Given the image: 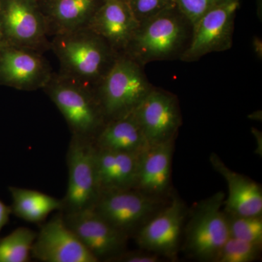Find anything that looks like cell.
Masks as SVG:
<instances>
[{
  "mask_svg": "<svg viewBox=\"0 0 262 262\" xmlns=\"http://www.w3.org/2000/svg\"><path fill=\"white\" fill-rule=\"evenodd\" d=\"M0 27L5 45L43 52L51 37L38 0H0Z\"/></svg>",
  "mask_w": 262,
  "mask_h": 262,
  "instance_id": "7",
  "label": "cell"
},
{
  "mask_svg": "<svg viewBox=\"0 0 262 262\" xmlns=\"http://www.w3.org/2000/svg\"><path fill=\"white\" fill-rule=\"evenodd\" d=\"M225 194L215 192L198 202L189 214L184 229V248L191 257L212 261L229 236L227 215L223 210Z\"/></svg>",
  "mask_w": 262,
  "mask_h": 262,
  "instance_id": "4",
  "label": "cell"
},
{
  "mask_svg": "<svg viewBox=\"0 0 262 262\" xmlns=\"http://www.w3.org/2000/svg\"><path fill=\"white\" fill-rule=\"evenodd\" d=\"M94 144L99 149L136 154L149 145L133 111L105 122Z\"/></svg>",
  "mask_w": 262,
  "mask_h": 262,
  "instance_id": "20",
  "label": "cell"
},
{
  "mask_svg": "<svg viewBox=\"0 0 262 262\" xmlns=\"http://www.w3.org/2000/svg\"><path fill=\"white\" fill-rule=\"evenodd\" d=\"M53 73L41 52L8 45L0 50V85L37 91L44 89Z\"/></svg>",
  "mask_w": 262,
  "mask_h": 262,
  "instance_id": "10",
  "label": "cell"
},
{
  "mask_svg": "<svg viewBox=\"0 0 262 262\" xmlns=\"http://www.w3.org/2000/svg\"><path fill=\"white\" fill-rule=\"evenodd\" d=\"M160 205V198L130 188L100 192L92 209L117 230L130 236L158 213Z\"/></svg>",
  "mask_w": 262,
  "mask_h": 262,
  "instance_id": "8",
  "label": "cell"
},
{
  "mask_svg": "<svg viewBox=\"0 0 262 262\" xmlns=\"http://www.w3.org/2000/svg\"><path fill=\"white\" fill-rule=\"evenodd\" d=\"M139 24L175 7L174 0H125Z\"/></svg>",
  "mask_w": 262,
  "mask_h": 262,
  "instance_id": "25",
  "label": "cell"
},
{
  "mask_svg": "<svg viewBox=\"0 0 262 262\" xmlns=\"http://www.w3.org/2000/svg\"><path fill=\"white\" fill-rule=\"evenodd\" d=\"M42 90L63 115L72 136L94 141L106 122L96 90L58 72Z\"/></svg>",
  "mask_w": 262,
  "mask_h": 262,
  "instance_id": "2",
  "label": "cell"
},
{
  "mask_svg": "<svg viewBox=\"0 0 262 262\" xmlns=\"http://www.w3.org/2000/svg\"><path fill=\"white\" fill-rule=\"evenodd\" d=\"M253 50L254 53H256V56L259 59L262 58V41L259 37H255L253 38Z\"/></svg>",
  "mask_w": 262,
  "mask_h": 262,
  "instance_id": "29",
  "label": "cell"
},
{
  "mask_svg": "<svg viewBox=\"0 0 262 262\" xmlns=\"http://www.w3.org/2000/svg\"><path fill=\"white\" fill-rule=\"evenodd\" d=\"M239 5L241 0H227L200 18L192 27V39L181 59L196 61L208 53L230 49L234 18Z\"/></svg>",
  "mask_w": 262,
  "mask_h": 262,
  "instance_id": "9",
  "label": "cell"
},
{
  "mask_svg": "<svg viewBox=\"0 0 262 262\" xmlns=\"http://www.w3.org/2000/svg\"><path fill=\"white\" fill-rule=\"evenodd\" d=\"M36 237L35 231L20 227L0 239V262L32 261V246Z\"/></svg>",
  "mask_w": 262,
  "mask_h": 262,
  "instance_id": "22",
  "label": "cell"
},
{
  "mask_svg": "<svg viewBox=\"0 0 262 262\" xmlns=\"http://www.w3.org/2000/svg\"><path fill=\"white\" fill-rule=\"evenodd\" d=\"M212 167L227 182L228 194L224 201L225 213L236 215L262 214V190L257 182L234 171L215 153L210 155Z\"/></svg>",
  "mask_w": 262,
  "mask_h": 262,
  "instance_id": "16",
  "label": "cell"
},
{
  "mask_svg": "<svg viewBox=\"0 0 262 262\" xmlns=\"http://www.w3.org/2000/svg\"><path fill=\"white\" fill-rule=\"evenodd\" d=\"M187 24L177 7L169 8L139 24L123 53L141 66L171 58L186 42Z\"/></svg>",
  "mask_w": 262,
  "mask_h": 262,
  "instance_id": "3",
  "label": "cell"
},
{
  "mask_svg": "<svg viewBox=\"0 0 262 262\" xmlns=\"http://www.w3.org/2000/svg\"><path fill=\"white\" fill-rule=\"evenodd\" d=\"M32 258L42 262H98L66 224L61 211L41 225Z\"/></svg>",
  "mask_w": 262,
  "mask_h": 262,
  "instance_id": "12",
  "label": "cell"
},
{
  "mask_svg": "<svg viewBox=\"0 0 262 262\" xmlns=\"http://www.w3.org/2000/svg\"><path fill=\"white\" fill-rule=\"evenodd\" d=\"M133 113L149 145L174 140L182 124L177 98L161 90L151 89Z\"/></svg>",
  "mask_w": 262,
  "mask_h": 262,
  "instance_id": "14",
  "label": "cell"
},
{
  "mask_svg": "<svg viewBox=\"0 0 262 262\" xmlns=\"http://www.w3.org/2000/svg\"><path fill=\"white\" fill-rule=\"evenodd\" d=\"M174 140L148 145L139 155L134 189L160 198L167 192L171 179Z\"/></svg>",
  "mask_w": 262,
  "mask_h": 262,
  "instance_id": "17",
  "label": "cell"
},
{
  "mask_svg": "<svg viewBox=\"0 0 262 262\" xmlns=\"http://www.w3.org/2000/svg\"><path fill=\"white\" fill-rule=\"evenodd\" d=\"M66 224L99 261H112L126 249L129 236L117 230L93 209L63 213Z\"/></svg>",
  "mask_w": 262,
  "mask_h": 262,
  "instance_id": "13",
  "label": "cell"
},
{
  "mask_svg": "<svg viewBox=\"0 0 262 262\" xmlns=\"http://www.w3.org/2000/svg\"><path fill=\"white\" fill-rule=\"evenodd\" d=\"M51 50L59 62L58 73L94 89L120 55L88 27L55 34Z\"/></svg>",
  "mask_w": 262,
  "mask_h": 262,
  "instance_id": "1",
  "label": "cell"
},
{
  "mask_svg": "<svg viewBox=\"0 0 262 262\" xmlns=\"http://www.w3.org/2000/svg\"><path fill=\"white\" fill-rule=\"evenodd\" d=\"M229 236L248 242L262 244V216L227 214Z\"/></svg>",
  "mask_w": 262,
  "mask_h": 262,
  "instance_id": "24",
  "label": "cell"
},
{
  "mask_svg": "<svg viewBox=\"0 0 262 262\" xmlns=\"http://www.w3.org/2000/svg\"><path fill=\"white\" fill-rule=\"evenodd\" d=\"M5 46L4 41H3V34H2L1 27H0V50Z\"/></svg>",
  "mask_w": 262,
  "mask_h": 262,
  "instance_id": "30",
  "label": "cell"
},
{
  "mask_svg": "<svg viewBox=\"0 0 262 262\" xmlns=\"http://www.w3.org/2000/svg\"><path fill=\"white\" fill-rule=\"evenodd\" d=\"M151 89L141 65L122 53L95 90L106 122L131 113Z\"/></svg>",
  "mask_w": 262,
  "mask_h": 262,
  "instance_id": "5",
  "label": "cell"
},
{
  "mask_svg": "<svg viewBox=\"0 0 262 262\" xmlns=\"http://www.w3.org/2000/svg\"><path fill=\"white\" fill-rule=\"evenodd\" d=\"M94 141L72 136L67 153L68 186L61 211L72 213L94 208L98 194Z\"/></svg>",
  "mask_w": 262,
  "mask_h": 262,
  "instance_id": "6",
  "label": "cell"
},
{
  "mask_svg": "<svg viewBox=\"0 0 262 262\" xmlns=\"http://www.w3.org/2000/svg\"><path fill=\"white\" fill-rule=\"evenodd\" d=\"M39 7L50 36L87 27L104 0H43Z\"/></svg>",
  "mask_w": 262,
  "mask_h": 262,
  "instance_id": "18",
  "label": "cell"
},
{
  "mask_svg": "<svg viewBox=\"0 0 262 262\" xmlns=\"http://www.w3.org/2000/svg\"><path fill=\"white\" fill-rule=\"evenodd\" d=\"M262 244L229 237L213 262H251L261 254Z\"/></svg>",
  "mask_w": 262,
  "mask_h": 262,
  "instance_id": "23",
  "label": "cell"
},
{
  "mask_svg": "<svg viewBox=\"0 0 262 262\" xmlns=\"http://www.w3.org/2000/svg\"><path fill=\"white\" fill-rule=\"evenodd\" d=\"M139 25L125 0H104L87 27L122 54Z\"/></svg>",
  "mask_w": 262,
  "mask_h": 262,
  "instance_id": "15",
  "label": "cell"
},
{
  "mask_svg": "<svg viewBox=\"0 0 262 262\" xmlns=\"http://www.w3.org/2000/svg\"><path fill=\"white\" fill-rule=\"evenodd\" d=\"M160 261L159 255L149 251L141 250V251H126L120 253L113 261L117 262H158Z\"/></svg>",
  "mask_w": 262,
  "mask_h": 262,
  "instance_id": "27",
  "label": "cell"
},
{
  "mask_svg": "<svg viewBox=\"0 0 262 262\" xmlns=\"http://www.w3.org/2000/svg\"><path fill=\"white\" fill-rule=\"evenodd\" d=\"M227 0H174L175 5L192 27L208 11Z\"/></svg>",
  "mask_w": 262,
  "mask_h": 262,
  "instance_id": "26",
  "label": "cell"
},
{
  "mask_svg": "<svg viewBox=\"0 0 262 262\" xmlns=\"http://www.w3.org/2000/svg\"><path fill=\"white\" fill-rule=\"evenodd\" d=\"M11 214V207L7 206L0 200V232L9 223Z\"/></svg>",
  "mask_w": 262,
  "mask_h": 262,
  "instance_id": "28",
  "label": "cell"
},
{
  "mask_svg": "<svg viewBox=\"0 0 262 262\" xmlns=\"http://www.w3.org/2000/svg\"><path fill=\"white\" fill-rule=\"evenodd\" d=\"M12 214L29 223L40 224L54 211H61V200L34 189L8 187Z\"/></svg>",
  "mask_w": 262,
  "mask_h": 262,
  "instance_id": "21",
  "label": "cell"
},
{
  "mask_svg": "<svg viewBox=\"0 0 262 262\" xmlns=\"http://www.w3.org/2000/svg\"><path fill=\"white\" fill-rule=\"evenodd\" d=\"M187 209L184 201L174 196L170 203L155 213L135 232L141 250L173 258L178 251Z\"/></svg>",
  "mask_w": 262,
  "mask_h": 262,
  "instance_id": "11",
  "label": "cell"
},
{
  "mask_svg": "<svg viewBox=\"0 0 262 262\" xmlns=\"http://www.w3.org/2000/svg\"><path fill=\"white\" fill-rule=\"evenodd\" d=\"M139 155L96 148L95 162L99 192L135 187Z\"/></svg>",
  "mask_w": 262,
  "mask_h": 262,
  "instance_id": "19",
  "label": "cell"
}]
</instances>
